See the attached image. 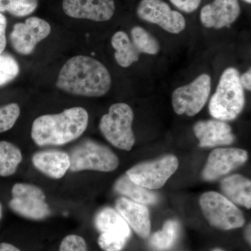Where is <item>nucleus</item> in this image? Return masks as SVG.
<instances>
[{
	"instance_id": "obj_1",
	"label": "nucleus",
	"mask_w": 251,
	"mask_h": 251,
	"mask_svg": "<svg viewBox=\"0 0 251 251\" xmlns=\"http://www.w3.org/2000/svg\"><path fill=\"white\" fill-rule=\"evenodd\" d=\"M112 79L107 68L93 57L77 55L64 64L56 85L72 95L100 97L108 93Z\"/></svg>"
},
{
	"instance_id": "obj_2",
	"label": "nucleus",
	"mask_w": 251,
	"mask_h": 251,
	"mask_svg": "<svg viewBox=\"0 0 251 251\" xmlns=\"http://www.w3.org/2000/svg\"><path fill=\"white\" fill-rule=\"evenodd\" d=\"M88 112L81 107L67 109L59 114L37 117L31 136L38 146H60L76 140L88 125Z\"/></svg>"
},
{
	"instance_id": "obj_3",
	"label": "nucleus",
	"mask_w": 251,
	"mask_h": 251,
	"mask_svg": "<svg viewBox=\"0 0 251 251\" xmlns=\"http://www.w3.org/2000/svg\"><path fill=\"white\" fill-rule=\"evenodd\" d=\"M244 105L245 96L239 73L235 68H227L209 102V113L216 120L231 121L239 116Z\"/></svg>"
},
{
	"instance_id": "obj_4",
	"label": "nucleus",
	"mask_w": 251,
	"mask_h": 251,
	"mask_svg": "<svg viewBox=\"0 0 251 251\" xmlns=\"http://www.w3.org/2000/svg\"><path fill=\"white\" fill-rule=\"evenodd\" d=\"M133 117V110L128 104H113L108 113L100 119L99 128L105 139L115 148L130 151L135 141L132 129Z\"/></svg>"
},
{
	"instance_id": "obj_5",
	"label": "nucleus",
	"mask_w": 251,
	"mask_h": 251,
	"mask_svg": "<svg viewBox=\"0 0 251 251\" xmlns=\"http://www.w3.org/2000/svg\"><path fill=\"white\" fill-rule=\"evenodd\" d=\"M69 169L73 172H111L119 166V159L110 149L92 140H86L72 150Z\"/></svg>"
},
{
	"instance_id": "obj_6",
	"label": "nucleus",
	"mask_w": 251,
	"mask_h": 251,
	"mask_svg": "<svg viewBox=\"0 0 251 251\" xmlns=\"http://www.w3.org/2000/svg\"><path fill=\"white\" fill-rule=\"evenodd\" d=\"M200 204L208 222L217 228L229 230L242 227L245 224L242 211L219 193H204L200 198Z\"/></svg>"
},
{
	"instance_id": "obj_7",
	"label": "nucleus",
	"mask_w": 251,
	"mask_h": 251,
	"mask_svg": "<svg viewBox=\"0 0 251 251\" xmlns=\"http://www.w3.org/2000/svg\"><path fill=\"white\" fill-rule=\"evenodd\" d=\"M95 226L100 233L99 247L105 251H122L131 235L130 226L112 208L99 211L95 217Z\"/></svg>"
},
{
	"instance_id": "obj_8",
	"label": "nucleus",
	"mask_w": 251,
	"mask_h": 251,
	"mask_svg": "<svg viewBox=\"0 0 251 251\" xmlns=\"http://www.w3.org/2000/svg\"><path fill=\"white\" fill-rule=\"evenodd\" d=\"M179 167L174 155H166L153 161L145 162L132 167L126 175L135 184L149 190L161 188Z\"/></svg>"
},
{
	"instance_id": "obj_9",
	"label": "nucleus",
	"mask_w": 251,
	"mask_h": 251,
	"mask_svg": "<svg viewBox=\"0 0 251 251\" xmlns=\"http://www.w3.org/2000/svg\"><path fill=\"white\" fill-rule=\"evenodd\" d=\"M11 196L9 207L18 215L39 221L50 214L45 193L35 185L18 183L13 186Z\"/></svg>"
},
{
	"instance_id": "obj_10",
	"label": "nucleus",
	"mask_w": 251,
	"mask_h": 251,
	"mask_svg": "<svg viewBox=\"0 0 251 251\" xmlns=\"http://www.w3.org/2000/svg\"><path fill=\"white\" fill-rule=\"evenodd\" d=\"M211 77L203 74L188 85L175 90L172 94L173 109L177 115L193 117L201 111L209 99Z\"/></svg>"
},
{
	"instance_id": "obj_11",
	"label": "nucleus",
	"mask_w": 251,
	"mask_h": 251,
	"mask_svg": "<svg viewBox=\"0 0 251 251\" xmlns=\"http://www.w3.org/2000/svg\"><path fill=\"white\" fill-rule=\"evenodd\" d=\"M137 14L140 19L156 24L172 34H179L186 27V20L163 0H141Z\"/></svg>"
},
{
	"instance_id": "obj_12",
	"label": "nucleus",
	"mask_w": 251,
	"mask_h": 251,
	"mask_svg": "<svg viewBox=\"0 0 251 251\" xmlns=\"http://www.w3.org/2000/svg\"><path fill=\"white\" fill-rule=\"evenodd\" d=\"M50 25L45 20L38 17L27 18L25 23H16L10 34V41L18 53L27 55L41 41L50 34Z\"/></svg>"
},
{
	"instance_id": "obj_13",
	"label": "nucleus",
	"mask_w": 251,
	"mask_h": 251,
	"mask_svg": "<svg viewBox=\"0 0 251 251\" xmlns=\"http://www.w3.org/2000/svg\"><path fill=\"white\" fill-rule=\"evenodd\" d=\"M246 150L237 148H218L211 151L202 171V178L213 181L227 175L248 160Z\"/></svg>"
},
{
	"instance_id": "obj_14",
	"label": "nucleus",
	"mask_w": 251,
	"mask_h": 251,
	"mask_svg": "<svg viewBox=\"0 0 251 251\" xmlns=\"http://www.w3.org/2000/svg\"><path fill=\"white\" fill-rule=\"evenodd\" d=\"M62 9L69 17L104 22L115 11L114 0H63Z\"/></svg>"
},
{
	"instance_id": "obj_15",
	"label": "nucleus",
	"mask_w": 251,
	"mask_h": 251,
	"mask_svg": "<svg viewBox=\"0 0 251 251\" xmlns=\"http://www.w3.org/2000/svg\"><path fill=\"white\" fill-rule=\"evenodd\" d=\"M240 13L238 0H214L203 6L201 21L203 25L207 28L229 27L237 21Z\"/></svg>"
},
{
	"instance_id": "obj_16",
	"label": "nucleus",
	"mask_w": 251,
	"mask_h": 251,
	"mask_svg": "<svg viewBox=\"0 0 251 251\" xmlns=\"http://www.w3.org/2000/svg\"><path fill=\"white\" fill-rule=\"evenodd\" d=\"M195 135L199 140L201 148H214L230 145L235 137L230 126L223 121L204 120L198 122L193 126Z\"/></svg>"
},
{
	"instance_id": "obj_17",
	"label": "nucleus",
	"mask_w": 251,
	"mask_h": 251,
	"mask_svg": "<svg viewBox=\"0 0 251 251\" xmlns=\"http://www.w3.org/2000/svg\"><path fill=\"white\" fill-rule=\"evenodd\" d=\"M115 207L126 222L140 237L146 238L150 235L151 222L146 206L128 198H120L115 202Z\"/></svg>"
},
{
	"instance_id": "obj_18",
	"label": "nucleus",
	"mask_w": 251,
	"mask_h": 251,
	"mask_svg": "<svg viewBox=\"0 0 251 251\" xmlns=\"http://www.w3.org/2000/svg\"><path fill=\"white\" fill-rule=\"evenodd\" d=\"M32 163L38 171L56 179L62 178L71 166L69 155L57 150L36 152L32 157Z\"/></svg>"
},
{
	"instance_id": "obj_19",
	"label": "nucleus",
	"mask_w": 251,
	"mask_h": 251,
	"mask_svg": "<svg viewBox=\"0 0 251 251\" xmlns=\"http://www.w3.org/2000/svg\"><path fill=\"white\" fill-rule=\"evenodd\" d=\"M221 189L231 202L251 208V180L241 175H233L222 180Z\"/></svg>"
},
{
	"instance_id": "obj_20",
	"label": "nucleus",
	"mask_w": 251,
	"mask_h": 251,
	"mask_svg": "<svg viewBox=\"0 0 251 251\" xmlns=\"http://www.w3.org/2000/svg\"><path fill=\"white\" fill-rule=\"evenodd\" d=\"M115 191L122 196L129 198L133 202L141 204H153L158 202V198L156 194L135 184L126 175H122L115 182Z\"/></svg>"
},
{
	"instance_id": "obj_21",
	"label": "nucleus",
	"mask_w": 251,
	"mask_h": 251,
	"mask_svg": "<svg viewBox=\"0 0 251 251\" xmlns=\"http://www.w3.org/2000/svg\"><path fill=\"white\" fill-rule=\"evenodd\" d=\"M112 48L115 50V58L120 67L127 68L139 59V52L125 31H119L112 36Z\"/></svg>"
},
{
	"instance_id": "obj_22",
	"label": "nucleus",
	"mask_w": 251,
	"mask_h": 251,
	"mask_svg": "<svg viewBox=\"0 0 251 251\" xmlns=\"http://www.w3.org/2000/svg\"><path fill=\"white\" fill-rule=\"evenodd\" d=\"M22 160V152L17 146L8 141H0V176L7 177L15 174Z\"/></svg>"
},
{
	"instance_id": "obj_23",
	"label": "nucleus",
	"mask_w": 251,
	"mask_h": 251,
	"mask_svg": "<svg viewBox=\"0 0 251 251\" xmlns=\"http://www.w3.org/2000/svg\"><path fill=\"white\" fill-rule=\"evenodd\" d=\"M179 232V223L175 220H169L163 225L161 230L153 234L150 239V245L156 251L169 250L176 242Z\"/></svg>"
},
{
	"instance_id": "obj_24",
	"label": "nucleus",
	"mask_w": 251,
	"mask_h": 251,
	"mask_svg": "<svg viewBox=\"0 0 251 251\" xmlns=\"http://www.w3.org/2000/svg\"><path fill=\"white\" fill-rule=\"evenodd\" d=\"M132 43L139 53L154 55L158 53L160 46L158 41L151 34L140 26H135L130 31Z\"/></svg>"
},
{
	"instance_id": "obj_25",
	"label": "nucleus",
	"mask_w": 251,
	"mask_h": 251,
	"mask_svg": "<svg viewBox=\"0 0 251 251\" xmlns=\"http://www.w3.org/2000/svg\"><path fill=\"white\" fill-rule=\"evenodd\" d=\"M37 6L38 0H0V13L23 17L34 12Z\"/></svg>"
},
{
	"instance_id": "obj_26",
	"label": "nucleus",
	"mask_w": 251,
	"mask_h": 251,
	"mask_svg": "<svg viewBox=\"0 0 251 251\" xmlns=\"http://www.w3.org/2000/svg\"><path fill=\"white\" fill-rule=\"evenodd\" d=\"M19 73V64L14 57L9 54H0V87L14 80Z\"/></svg>"
},
{
	"instance_id": "obj_27",
	"label": "nucleus",
	"mask_w": 251,
	"mask_h": 251,
	"mask_svg": "<svg viewBox=\"0 0 251 251\" xmlns=\"http://www.w3.org/2000/svg\"><path fill=\"white\" fill-rule=\"evenodd\" d=\"M20 114L21 109L17 103H9L0 107V133L13 128Z\"/></svg>"
},
{
	"instance_id": "obj_28",
	"label": "nucleus",
	"mask_w": 251,
	"mask_h": 251,
	"mask_svg": "<svg viewBox=\"0 0 251 251\" xmlns=\"http://www.w3.org/2000/svg\"><path fill=\"white\" fill-rule=\"evenodd\" d=\"M59 251H88L85 239L76 234L64 238L60 244Z\"/></svg>"
},
{
	"instance_id": "obj_29",
	"label": "nucleus",
	"mask_w": 251,
	"mask_h": 251,
	"mask_svg": "<svg viewBox=\"0 0 251 251\" xmlns=\"http://www.w3.org/2000/svg\"><path fill=\"white\" fill-rule=\"evenodd\" d=\"M176 8L186 13H192L199 7L202 0H170Z\"/></svg>"
},
{
	"instance_id": "obj_30",
	"label": "nucleus",
	"mask_w": 251,
	"mask_h": 251,
	"mask_svg": "<svg viewBox=\"0 0 251 251\" xmlns=\"http://www.w3.org/2000/svg\"><path fill=\"white\" fill-rule=\"evenodd\" d=\"M7 21L4 15L0 13V54L3 53L6 46V29Z\"/></svg>"
},
{
	"instance_id": "obj_31",
	"label": "nucleus",
	"mask_w": 251,
	"mask_h": 251,
	"mask_svg": "<svg viewBox=\"0 0 251 251\" xmlns=\"http://www.w3.org/2000/svg\"><path fill=\"white\" fill-rule=\"evenodd\" d=\"M240 82L243 88L251 91V69L248 72L244 73L240 76Z\"/></svg>"
},
{
	"instance_id": "obj_32",
	"label": "nucleus",
	"mask_w": 251,
	"mask_h": 251,
	"mask_svg": "<svg viewBox=\"0 0 251 251\" xmlns=\"http://www.w3.org/2000/svg\"><path fill=\"white\" fill-rule=\"evenodd\" d=\"M0 251H21L18 248L10 244L9 243H1L0 244Z\"/></svg>"
},
{
	"instance_id": "obj_33",
	"label": "nucleus",
	"mask_w": 251,
	"mask_h": 251,
	"mask_svg": "<svg viewBox=\"0 0 251 251\" xmlns=\"http://www.w3.org/2000/svg\"><path fill=\"white\" fill-rule=\"evenodd\" d=\"M251 224H249V226H248L247 231H246V237H247V239L249 244H251Z\"/></svg>"
},
{
	"instance_id": "obj_34",
	"label": "nucleus",
	"mask_w": 251,
	"mask_h": 251,
	"mask_svg": "<svg viewBox=\"0 0 251 251\" xmlns=\"http://www.w3.org/2000/svg\"><path fill=\"white\" fill-rule=\"evenodd\" d=\"M2 217V206H1V203H0V220Z\"/></svg>"
},
{
	"instance_id": "obj_35",
	"label": "nucleus",
	"mask_w": 251,
	"mask_h": 251,
	"mask_svg": "<svg viewBox=\"0 0 251 251\" xmlns=\"http://www.w3.org/2000/svg\"><path fill=\"white\" fill-rule=\"evenodd\" d=\"M212 251H225L222 250V249H214V250H213Z\"/></svg>"
},
{
	"instance_id": "obj_36",
	"label": "nucleus",
	"mask_w": 251,
	"mask_h": 251,
	"mask_svg": "<svg viewBox=\"0 0 251 251\" xmlns=\"http://www.w3.org/2000/svg\"><path fill=\"white\" fill-rule=\"evenodd\" d=\"M244 1H245L246 2L249 3V4H251V0H244Z\"/></svg>"
}]
</instances>
